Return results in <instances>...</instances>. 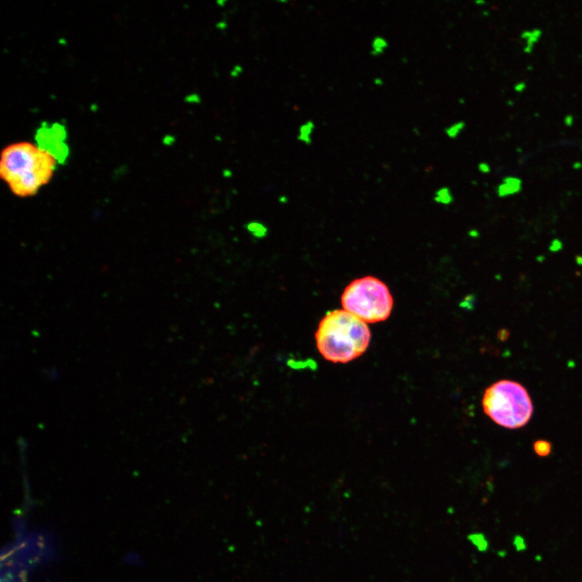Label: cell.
I'll use <instances>...</instances> for the list:
<instances>
[{"mask_svg": "<svg viewBox=\"0 0 582 582\" xmlns=\"http://www.w3.org/2000/svg\"><path fill=\"white\" fill-rule=\"evenodd\" d=\"M375 84L381 86V85H383V80H382L381 78H376L375 79Z\"/></svg>", "mask_w": 582, "mask_h": 582, "instance_id": "e0dca14e", "label": "cell"}, {"mask_svg": "<svg viewBox=\"0 0 582 582\" xmlns=\"http://www.w3.org/2000/svg\"><path fill=\"white\" fill-rule=\"evenodd\" d=\"M561 248H562V244H561L560 241L555 240L552 243V244H551V250H552V251H558V250L560 249Z\"/></svg>", "mask_w": 582, "mask_h": 582, "instance_id": "5bb4252c", "label": "cell"}, {"mask_svg": "<svg viewBox=\"0 0 582 582\" xmlns=\"http://www.w3.org/2000/svg\"><path fill=\"white\" fill-rule=\"evenodd\" d=\"M465 127H466V123L463 120H460L457 122L453 123L451 125H449L448 127H446V129H445V133L450 139H455L460 136V134L462 133Z\"/></svg>", "mask_w": 582, "mask_h": 582, "instance_id": "ba28073f", "label": "cell"}, {"mask_svg": "<svg viewBox=\"0 0 582 582\" xmlns=\"http://www.w3.org/2000/svg\"><path fill=\"white\" fill-rule=\"evenodd\" d=\"M185 101L191 104H200L201 102V96L196 93H193L185 98Z\"/></svg>", "mask_w": 582, "mask_h": 582, "instance_id": "7c38bea8", "label": "cell"}, {"mask_svg": "<svg viewBox=\"0 0 582 582\" xmlns=\"http://www.w3.org/2000/svg\"><path fill=\"white\" fill-rule=\"evenodd\" d=\"M388 48V40L384 37L377 36L373 39L371 42V49L370 54L374 57H378L384 54Z\"/></svg>", "mask_w": 582, "mask_h": 582, "instance_id": "52a82bcc", "label": "cell"}, {"mask_svg": "<svg viewBox=\"0 0 582 582\" xmlns=\"http://www.w3.org/2000/svg\"><path fill=\"white\" fill-rule=\"evenodd\" d=\"M470 539H471V542L477 546L480 551H486L489 544H488L486 539L483 535H480V534L473 535L470 537Z\"/></svg>", "mask_w": 582, "mask_h": 582, "instance_id": "30bf717a", "label": "cell"}, {"mask_svg": "<svg viewBox=\"0 0 582 582\" xmlns=\"http://www.w3.org/2000/svg\"><path fill=\"white\" fill-rule=\"evenodd\" d=\"M314 129V123L312 120H308L299 127V134H298L297 139L307 145H310L312 143L311 136H312Z\"/></svg>", "mask_w": 582, "mask_h": 582, "instance_id": "5b68a950", "label": "cell"}, {"mask_svg": "<svg viewBox=\"0 0 582 582\" xmlns=\"http://www.w3.org/2000/svg\"><path fill=\"white\" fill-rule=\"evenodd\" d=\"M314 337L317 349L324 359L347 363L366 352L371 333L367 323L342 309L323 316Z\"/></svg>", "mask_w": 582, "mask_h": 582, "instance_id": "7a4b0ae2", "label": "cell"}, {"mask_svg": "<svg viewBox=\"0 0 582 582\" xmlns=\"http://www.w3.org/2000/svg\"><path fill=\"white\" fill-rule=\"evenodd\" d=\"M344 310L366 323L384 321L392 311L394 300L384 281L372 276L355 279L344 290Z\"/></svg>", "mask_w": 582, "mask_h": 582, "instance_id": "277c9868", "label": "cell"}, {"mask_svg": "<svg viewBox=\"0 0 582 582\" xmlns=\"http://www.w3.org/2000/svg\"><path fill=\"white\" fill-rule=\"evenodd\" d=\"M227 27H228V25H227V23L225 21H219L216 24L217 29H220V30H224V29H227Z\"/></svg>", "mask_w": 582, "mask_h": 582, "instance_id": "9a60e30c", "label": "cell"}, {"mask_svg": "<svg viewBox=\"0 0 582 582\" xmlns=\"http://www.w3.org/2000/svg\"><path fill=\"white\" fill-rule=\"evenodd\" d=\"M480 169L482 172H487L489 170V167L487 165L486 163H481L480 164Z\"/></svg>", "mask_w": 582, "mask_h": 582, "instance_id": "2e32d148", "label": "cell"}, {"mask_svg": "<svg viewBox=\"0 0 582 582\" xmlns=\"http://www.w3.org/2000/svg\"><path fill=\"white\" fill-rule=\"evenodd\" d=\"M59 161L54 152L42 146L13 143L2 151L0 175L14 194L32 196L51 180Z\"/></svg>", "mask_w": 582, "mask_h": 582, "instance_id": "6da1fadb", "label": "cell"}, {"mask_svg": "<svg viewBox=\"0 0 582 582\" xmlns=\"http://www.w3.org/2000/svg\"><path fill=\"white\" fill-rule=\"evenodd\" d=\"M242 72H243V67H241L240 65H235L231 72V76L232 78H237L238 76H240Z\"/></svg>", "mask_w": 582, "mask_h": 582, "instance_id": "4fadbf2b", "label": "cell"}, {"mask_svg": "<svg viewBox=\"0 0 582 582\" xmlns=\"http://www.w3.org/2000/svg\"><path fill=\"white\" fill-rule=\"evenodd\" d=\"M513 545L515 546L516 550L518 551H525L527 549V543L524 538L522 536H517L514 537Z\"/></svg>", "mask_w": 582, "mask_h": 582, "instance_id": "8fae6325", "label": "cell"}, {"mask_svg": "<svg viewBox=\"0 0 582 582\" xmlns=\"http://www.w3.org/2000/svg\"><path fill=\"white\" fill-rule=\"evenodd\" d=\"M217 4L219 5V6H220V7H223V5L226 4V1H221V0H220V1H218V2H217Z\"/></svg>", "mask_w": 582, "mask_h": 582, "instance_id": "ac0fdd59", "label": "cell"}, {"mask_svg": "<svg viewBox=\"0 0 582 582\" xmlns=\"http://www.w3.org/2000/svg\"><path fill=\"white\" fill-rule=\"evenodd\" d=\"M534 449L538 455H540L541 457H545L551 453V444L546 441H543V440L537 441L534 445Z\"/></svg>", "mask_w": 582, "mask_h": 582, "instance_id": "9c48e42d", "label": "cell"}, {"mask_svg": "<svg viewBox=\"0 0 582 582\" xmlns=\"http://www.w3.org/2000/svg\"><path fill=\"white\" fill-rule=\"evenodd\" d=\"M521 189V181L515 178H507L504 180V185H501L499 188V194L501 196H505L508 194H515Z\"/></svg>", "mask_w": 582, "mask_h": 582, "instance_id": "8992f818", "label": "cell"}, {"mask_svg": "<svg viewBox=\"0 0 582 582\" xmlns=\"http://www.w3.org/2000/svg\"><path fill=\"white\" fill-rule=\"evenodd\" d=\"M577 262H578V263L579 264V265H582V257H577Z\"/></svg>", "mask_w": 582, "mask_h": 582, "instance_id": "d6986e66", "label": "cell"}, {"mask_svg": "<svg viewBox=\"0 0 582 582\" xmlns=\"http://www.w3.org/2000/svg\"><path fill=\"white\" fill-rule=\"evenodd\" d=\"M484 413L504 428H522L533 413V404L524 387L517 382L501 380L489 387L483 396Z\"/></svg>", "mask_w": 582, "mask_h": 582, "instance_id": "3957f363", "label": "cell"}]
</instances>
